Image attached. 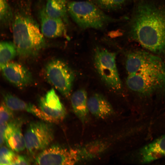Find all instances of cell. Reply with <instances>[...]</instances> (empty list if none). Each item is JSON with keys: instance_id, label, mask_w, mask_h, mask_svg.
<instances>
[{"instance_id": "cell-1", "label": "cell", "mask_w": 165, "mask_h": 165, "mask_svg": "<svg viewBox=\"0 0 165 165\" xmlns=\"http://www.w3.org/2000/svg\"><path fill=\"white\" fill-rule=\"evenodd\" d=\"M127 24L131 40L165 61V0H136Z\"/></svg>"}, {"instance_id": "cell-2", "label": "cell", "mask_w": 165, "mask_h": 165, "mask_svg": "<svg viewBox=\"0 0 165 165\" xmlns=\"http://www.w3.org/2000/svg\"><path fill=\"white\" fill-rule=\"evenodd\" d=\"M126 83L132 92L140 97L165 95V61L143 49L127 55Z\"/></svg>"}, {"instance_id": "cell-3", "label": "cell", "mask_w": 165, "mask_h": 165, "mask_svg": "<svg viewBox=\"0 0 165 165\" xmlns=\"http://www.w3.org/2000/svg\"><path fill=\"white\" fill-rule=\"evenodd\" d=\"M13 42L17 54L27 57L36 53L44 45L45 39L36 22L24 13L16 14L12 22Z\"/></svg>"}, {"instance_id": "cell-4", "label": "cell", "mask_w": 165, "mask_h": 165, "mask_svg": "<svg viewBox=\"0 0 165 165\" xmlns=\"http://www.w3.org/2000/svg\"><path fill=\"white\" fill-rule=\"evenodd\" d=\"M68 12L82 29H101L110 23L120 21L106 14L90 1H72L67 4Z\"/></svg>"}, {"instance_id": "cell-5", "label": "cell", "mask_w": 165, "mask_h": 165, "mask_svg": "<svg viewBox=\"0 0 165 165\" xmlns=\"http://www.w3.org/2000/svg\"><path fill=\"white\" fill-rule=\"evenodd\" d=\"M116 53L97 48L95 50L94 62L95 68L103 81L112 89L119 90L122 85L116 62Z\"/></svg>"}, {"instance_id": "cell-6", "label": "cell", "mask_w": 165, "mask_h": 165, "mask_svg": "<svg viewBox=\"0 0 165 165\" xmlns=\"http://www.w3.org/2000/svg\"><path fill=\"white\" fill-rule=\"evenodd\" d=\"M24 138L27 150L33 153L46 148L54 138L52 125L43 121L30 123L25 131Z\"/></svg>"}, {"instance_id": "cell-7", "label": "cell", "mask_w": 165, "mask_h": 165, "mask_svg": "<svg viewBox=\"0 0 165 165\" xmlns=\"http://www.w3.org/2000/svg\"><path fill=\"white\" fill-rule=\"evenodd\" d=\"M46 70L49 81L62 94L68 96L75 78L72 71L68 66L63 61L56 59L47 64Z\"/></svg>"}, {"instance_id": "cell-8", "label": "cell", "mask_w": 165, "mask_h": 165, "mask_svg": "<svg viewBox=\"0 0 165 165\" xmlns=\"http://www.w3.org/2000/svg\"><path fill=\"white\" fill-rule=\"evenodd\" d=\"M79 159L78 152L57 145L46 148L37 156L35 164L37 165H73Z\"/></svg>"}, {"instance_id": "cell-9", "label": "cell", "mask_w": 165, "mask_h": 165, "mask_svg": "<svg viewBox=\"0 0 165 165\" xmlns=\"http://www.w3.org/2000/svg\"><path fill=\"white\" fill-rule=\"evenodd\" d=\"M0 69L5 79L17 87L22 88L26 86L32 81L31 73L20 63L9 62Z\"/></svg>"}, {"instance_id": "cell-10", "label": "cell", "mask_w": 165, "mask_h": 165, "mask_svg": "<svg viewBox=\"0 0 165 165\" xmlns=\"http://www.w3.org/2000/svg\"><path fill=\"white\" fill-rule=\"evenodd\" d=\"M23 120L21 118L13 119L6 126L4 133L5 142L8 148L17 152L26 147L24 137L21 131Z\"/></svg>"}, {"instance_id": "cell-11", "label": "cell", "mask_w": 165, "mask_h": 165, "mask_svg": "<svg viewBox=\"0 0 165 165\" xmlns=\"http://www.w3.org/2000/svg\"><path fill=\"white\" fill-rule=\"evenodd\" d=\"M41 30L45 36L54 38L61 36L66 33L65 21L61 19L50 16L46 13L44 7L40 11Z\"/></svg>"}, {"instance_id": "cell-12", "label": "cell", "mask_w": 165, "mask_h": 165, "mask_svg": "<svg viewBox=\"0 0 165 165\" xmlns=\"http://www.w3.org/2000/svg\"><path fill=\"white\" fill-rule=\"evenodd\" d=\"M140 161L150 163L165 156V135L141 148L139 152Z\"/></svg>"}, {"instance_id": "cell-13", "label": "cell", "mask_w": 165, "mask_h": 165, "mask_svg": "<svg viewBox=\"0 0 165 165\" xmlns=\"http://www.w3.org/2000/svg\"><path fill=\"white\" fill-rule=\"evenodd\" d=\"M89 112L96 117L105 119L112 114L114 110L109 102L102 95L95 94L88 99Z\"/></svg>"}, {"instance_id": "cell-14", "label": "cell", "mask_w": 165, "mask_h": 165, "mask_svg": "<svg viewBox=\"0 0 165 165\" xmlns=\"http://www.w3.org/2000/svg\"><path fill=\"white\" fill-rule=\"evenodd\" d=\"M87 94L83 89L75 92L71 97V102L73 112L76 116L84 123L89 112L88 107Z\"/></svg>"}, {"instance_id": "cell-15", "label": "cell", "mask_w": 165, "mask_h": 165, "mask_svg": "<svg viewBox=\"0 0 165 165\" xmlns=\"http://www.w3.org/2000/svg\"><path fill=\"white\" fill-rule=\"evenodd\" d=\"M66 0H47L45 8L47 14L52 17L68 21Z\"/></svg>"}, {"instance_id": "cell-16", "label": "cell", "mask_w": 165, "mask_h": 165, "mask_svg": "<svg viewBox=\"0 0 165 165\" xmlns=\"http://www.w3.org/2000/svg\"><path fill=\"white\" fill-rule=\"evenodd\" d=\"M16 47L13 42L2 41L0 44V67L9 62L17 54Z\"/></svg>"}, {"instance_id": "cell-17", "label": "cell", "mask_w": 165, "mask_h": 165, "mask_svg": "<svg viewBox=\"0 0 165 165\" xmlns=\"http://www.w3.org/2000/svg\"><path fill=\"white\" fill-rule=\"evenodd\" d=\"M131 0H90L103 11H112L122 8Z\"/></svg>"}, {"instance_id": "cell-18", "label": "cell", "mask_w": 165, "mask_h": 165, "mask_svg": "<svg viewBox=\"0 0 165 165\" xmlns=\"http://www.w3.org/2000/svg\"><path fill=\"white\" fill-rule=\"evenodd\" d=\"M13 113L3 102L1 104L0 108V141H4L5 131L8 123L13 119Z\"/></svg>"}, {"instance_id": "cell-19", "label": "cell", "mask_w": 165, "mask_h": 165, "mask_svg": "<svg viewBox=\"0 0 165 165\" xmlns=\"http://www.w3.org/2000/svg\"><path fill=\"white\" fill-rule=\"evenodd\" d=\"M3 98L5 104L11 110L28 112L30 104L25 102L9 93L5 94Z\"/></svg>"}, {"instance_id": "cell-20", "label": "cell", "mask_w": 165, "mask_h": 165, "mask_svg": "<svg viewBox=\"0 0 165 165\" xmlns=\"http://www.w3.org/2000/svg\"><path fill=\"white\" fill-rule=\"evenodd\" d=\"M39 108L50 119L51 123H57L63 120L66 115L65 109L57 110L48 107L41 98L39 101Z\"/></svg>"}, {"instance_id": "cell-21", "label": "cell", "mask_w": 165, "mask_h": 165, "mask_svg": "<svg viewBox=\"0 0 165 165\" xmlns=\"http://www.w3.org/2000/svg\"><path fill=\"white\" fill-rule=\"evenodd\" d=\"M45 104L49 108L57 110L65 109L54 90L52 89L41 97Z\"/></svg>"}, {"instance_id": "cell-22", "label": "cell", "mask_w": 165, "mask_h": 165, "mask_svg": "<svg viewBox=\"0 0 165 165\" xmlns=\"http://www.w3.org/2000/svg\"><path fill=\"white\" fill-rule=\"evenodd\" d=\"M13 19L12 12L7 0H0L1 24L3 25L7 26L11 23Z\"/></svg>"}, {"instance_id": "cell-23", "label": "cell", "mask_w": 165, "mask_h": 165, "mask_svg": "<svg viewBox=\"0 0 165 165\" xmlns=\"http://www.w3.org/2000/svg\"><path fill=\"white\" fill-rule=\"evenodd\" d=\"M11 150L3 146L1 147L0 155V165L12 164L16 155Z\"/></svg>"}, {"instance_id": "cell-24", "label": "cell", "mask_w": 165, "mask_h": 165, "mask_svg": "<svg viewBox=\"0 0 165 165\" xmlns=\"http://www.w3.org/2000/svg\"><path fill=\"white\" fill-rule=\"evenodd\" d=\"M29 159L23 155H16L12 165H29L30 164Z\"/></svg>"}, {"instance_id": "cell-25", "label": "cell", "mask_w": 165, "mask_h": 165, "mask_svg": "<svg viewBox=\"0 0 165 165\" xmlns=\"http://www.w3.org/2000/svg\"><path fill=\"white\" fill-rule=\"evenodd\" d=\"M131 1H134V2L135 1H136V0H131Z\"/></svg>"}]
</instances>
